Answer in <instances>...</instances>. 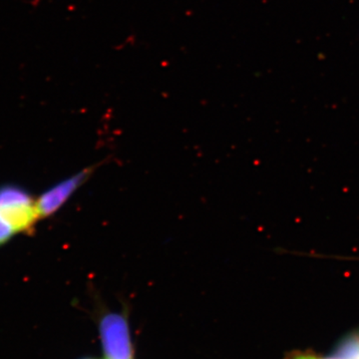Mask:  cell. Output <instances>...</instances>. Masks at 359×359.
<instances>
[{
	"label": "cell",
	"instance_id": "obj_6",
	"mask_svg": "<svg viewBox=\"0 0 359 359\" xmlns=\"http://www.w3.org/2000/svg\"><path fill=\"white\" fill-rule=\"evenodd\" d=\"M285 359H339L337 358H321V356L316 355V354H313L311 353H308V351H297V353H292L289 354Z\"/></svg>",
	"mask_w": 359,
	"mask_h": 359
},
{
	"label": "cell",
	"instance_id": "obj_5",
	"mask_svg": "<svg viewBox=\"0 0 359 359\" xmlns=\"http://www.w3.org/2000/svg\"><path fill=\"white\" fill-rule=\"evenodd\" d=\"M18 233H20L14 224L9 221L6 216L0 212V247L7 244Z\"/></svg>",
	"mask_w": 359,
	"mask_h": 359
},
{
	"label": "cell",
	"instance_id": "obj_7",
	"mask_svg": "<svg viewBox=\"0 0 359 359\" xmlns=\"http://www.w3.org/2000/svg\"><path fill=\"white\" fill-rule=\"evenodd\" d=\"M344 259H358V261H359V257H358V259H353H353H351V257H344Z\"/></svg>",
	"mask_w": 359,
	"mask_h": 359
},
{
	"label": "cell",
	"instance_id": "obj_1",
	"mask_svg": "<svg viewBox=\"0 0 359 359\" xmlns=\"http://www.w3.org/2000/svg\"><path fill=\"white\" fill-rule=\"evenodd\" d=\"M98 327L106 359H134L127 309L112 311L99 302Z\"/></svg>",
	"mask_w": 359,
	"mask_h": 359
},
{
	"label": "cell",
	"instance_id": "obj_4",
	"mask_svg": "<svg viewBox=\"0 0 359 359\" xmlns=\"http://www.w3.org/2000/svg\"><path fill=\"white\" fill-rule=\"evenodd\" d=\"M339 359H359V334L349 335L342 340L337 349Z\"/></svg>",
	"mask_w": 359,
	"mask_h": 359
},
{
	"label": "cell",
	"instance_id": "obj_2",
	"mask_svg": "<svg viewBox=\"0 0 359 359\" xmlns=\"http://www.w3.org/2000/svg\"><path fill=\"white\" fill-rule=\"evenodd\" d=\"M107 160L104 159L95 164L90 165L76 174L58 182L48 190L44 191L39 200L35 201L39 219L50 218L60 211L61 208H63L71 197L92 178L97 170L107 163Z\"/></svg>",
	"mask_w": 359,
	"mask_h": 359
},
{
	"label": "cell",
	"instance_id": "obj_3",
	"mask_svg": "<svg viewBox=\"0 0 359 359\" xmlns=\"http://www.w3.org/2000/svg\"><path fill=\"white\" fill-rule=\"evenodd\" d=\"M0 212L6 216L18 233H28L39 221L32 194L18 185L0 186Z\"/></svg>",
	"mask_w": 359,
	"mask_h": 359
}]
</instances>
